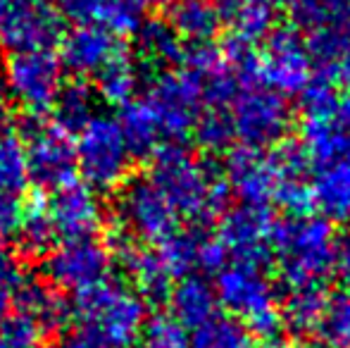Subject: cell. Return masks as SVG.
I'll use <instances>...</instances> for the list:
<instances>
[{
	"instance_id": "18",
	"label": "cell",
	"mask_w": 350,
	"mask_h": 348,
	"mask_svg": "<svg viewBox=\"0 0 350 348\" xmlns=\"http://www.w3.org/2000/svg\"><path fill=\"white\" fill-rule=\"evenodd\" d=\"M112 248L120 256L124 269L129 272L136 293L150 301H165L172 293V274L167 272L165 263L160 260L155 248H141L124 232L112 237Z\"/></svg>"
},
{
	"instance_id": "35",
	"label": "cell",
	"mask_w": 350,
	"mask_h": 348,
	"mask_svg": "<svg viewBox=\"0 0 350 348\" xmlns=\"http://www.w3.org/2000/svg\"><path fill=\"white\" fill-rule=\"evenodd\" d=\"M29 160L27 148L19 134L0 136V196H19L29 186Z\"/></svg>"
},
{
	"instance_id": "7",
	"label": "cell",
	"mask_w": 350,
	"mask_h": 348,
	"mask_svg": "<svg viewBox=\"0 0 350 348\" xmlns=\"http://www.w3.org/2000/svg\"><path fill=\"white\" fill-rule=\"evenodd\" d=\"M234 136L245 148L265 150L279 144L291 124V110L284 96L272 91L262 79L241 81L229 103Z\"/></svg>"
},
{
	"instance_id": "30",
	"label": "cell",
	"mask_w": 350,
	"mask_h": 348,
	"mask_svg": "<svg viewBox=\"0 0 350 348\" xmlns=\"http://www.w3.org/2000/svg\"><path fill=\"white\" fill-rule=\"evenodd\" d=\"M269 3L288 10L295 22L314 31L350 29V0H269Z\"/></svg>"
},
{
	"instance_id": "42",
	"label": "cell",
	"mask_w": 350,
	"mask_h": 348,
	"mask_svg": "<svg viewBox=\"0 0 350 348\" xmlns=\"http://www.w3.org/2000/svg\"><path fill=\"white\" fill-rule=\"evenodd\" d=\"M334 124L338 136V160H350V93L338 98L334 110Z\"/></svg>"
},
{
	"instance_id": "19",
	"label": "cell",
	"mask_w": 350,
	"mask_h": 348,
	"mask_svg": "<svg viewBox=\"0 0 350 348\" xmlns=\"http://www.w3.org/2000/svg\"><path fill=\"white\" fill-rule=\"evenodd\" d=\"M152 3L155 0H60V10L72 22L96 24L120 36L141 27Z\"/></svg>"
},
{
	"instance_id": "43",
	"label": "cell",
	"mask_w": 350,
	"mask_h": 348,
	"mask_svg": "<svg viewBox=\"0 0 350 348\" xmlns=\"http://www.w3.org/2000/svg\"><path fill=\"white\" fill-rule=\"evenodd\" d=\"M334 274L350 291V224L334 239Z\"/></svg>"
},
{
	"instance_id": "14",
	"label": "cell",
	"mask_w": 350,
	"mask_h": 348,
	"mask_svg": "<svg viewBox=\"0 0 350 348\" xmlns=\"http://www.w3.org/2000/svg\"><path fill=\"white\" fill-rule=\"evenodd\" d=\"M274 217L267 205H245L229 210L221 217L217 239L224 246L226 258L231 263L241 265H258L265 267L272 253V232Z\"/></svg>"
},
{
	"instance_id": "33",
	"label": "cell",
	"mask_w": 350,
	"mask_h": 348,
	"mask_svg": "<svg viewBox=\"0 0 350 348\" xmlns=\"http://www.w3.org/2000/svg\"><path fill=\"white\" fill-rule=\"evenodd\" d=\"M191 348H258L255 334L241 320L217 312L191 334Z\"/></svg>"
},
{
	"instance_id": "15",
	"label": "cell",
	"mask_w": 350,
	"mask_h": 348,
	"mask_svg": "<svg viewBox=\"0 0 350 348\" xmlns=\"http://www.w3.org/2000/svg\"><path fill=\"white\" fill-rule=\"evenodd\" d=\"M122 53L120 36L96 24H77L60 38V62L77 77H96Z\"/></svg>"
},
{
	"instance_id": "44",
	"label": "cell",
	"mask_w": 350,
	"mask_h": 348,
	"mask_svg": "<svg viewBox=\"0 0 350 348\" xmlns=\"http://www.w3.org/2000/svg\"><path fill=\"white\" fill-rule=\"evenodd\" d=\"M19 217H22V205L17 198L0 196V239H8L17 232Z\"/></svg>"
},
{
	"instance_id": "37",
	"label": "cell",
	"mask_w": 350,
	"mask_h": 348,
	"mask_svg": "<svg viewBox=\"0 0 350 348\" xmlns=\"http://www.w3.org/2000/svg\"><path fill=\"white\" fill-rule=\"evenodd\" d=\"M314 334L327 348H350V291L327 296Z\"/></svg>"
},
{
	"instance_id": "31",
	"label": "cell",
	"mask_w": 350,
	"mask_h": 348,
	"mask_svg": "<svg viewBox=\"0 0 350 348\" xmlns=\"http://www.w3.org/2000/svg\"><path fill=\"white\" fill-rule=\"evenodd\" d=\"M327 293L324 289H293L284 301L281 325L295 336H308L317 332Z\"/></svg>"
},
{
	"instance_id": "23",
	"label": "cell",
	"mask_w": 350,
	"mask_h": 348,
	"mask_svg": "<svg viewBox=\"0 0 350 348\" xmlns=\"http://www.w3.org/2000/svg\"><path fill=\"white\" fill-rule=\"evenodd\" d=\"M170 306V315L176 322H181L186 330H198L200 325L210 322L217 315L219 301H217L215 286L210 282H205L203 277H196V274H189V277H181L179 284L172 289Z\"/></svg>"
},
{
	"instance_id": "6",
	"label": "cell",
	"mask_w": 350,
	"mask_h": 348,
	"mask_svg": "<svg viewBox=\"0 0 350 348\" xmlns=\"http://www.w3.org/2000/svg\"><path fill=\"white\" fill-rule=\"evenodd\" d=\"M205 75L184 65L181 70L162 72L143 96L160 126L165 146L184 139L196 129L205 107Z\"/></svg>"
},
{
	"instance_id": "17",
	"label": "cell",
	"mask_w": 350,
	"mask_h": 348,
	"mask_svg": "<svg viewBox=\"0 0 350 348\" xmlns=\"http://www.w3.org/2000/svg\"><path fill=\"white\" fill-rule=\"evenodd\" d=\"M274 155L241 146L226 160V189L234 191L245 205H267L274 200Z\"/></svg>"
},
{
	"instance_id": "38",
	"label": "cell",
	"mask_w": 350,
	"mask_h": 348,
	"mask_svg": "<svg viewBox=\"0 0 350 348\" xmlns=\"http://www.w3.org/2000/svg\"><path fill=\"white\" fill-rule=\"evenodd\" d=\"M196 136L208 150H224L231 141H236L229 105H205L196 124Z\"/></svg>"
},
{
	"instance_id": "26",
	"label": "cell",
	"mask_w": 350,
	"mask_h": 348,
	"mask_svg": "<svg viewBox=\"0 0 350 348\" xmlns=\"http://www.w3.org/2000/svg\"><path fill=\"white\" fill-rule=\"evenodd\" d=\"M308 48L314 67L324 75V81H341L350 86V29L314 31Z\"/></svg>"
},
{
	"instance_id": "47",
	"label": "cell",
	"mask_w": 350,
	"mask_h": 348,
	"mask_svg": "<svg viewBox=\"0 0 350 348\" xmlns=\"http://www.w3.org/2000/svg\"><path fill=\"white\" fill-rule=\"evenodd\" d=\"M305 348H327V346H322V344H314V346H305Z\"/></svg>"
},
{
	"instance_id": "2",
	"label": "cell",
	"mask_w": 350,
	"mask_h": 348,
	"mask_svg": "<svg viewBox=\"0 0 350 348\" xmlns=\"http://www.w3.org/2000/svg\"><path fill=\"white\" fill-rule=\"evenodd\" d=\"M272 253L279 277L293 289H324L334 274V232L324 217L288 215L274 224Z\"/></svg>"
},
{
	"instance_id": "34",
	"label": "cell",
	"mask_w": 350,
	"mask_h": 348,
	"mask_svg": "<svg viewBox=\"0 0 350 348\" xmlns=\"http://www.w3.org/2000/svg\"><path fill=\"white\" fill-rule=\"evenodd\" d=\"M51 112H53V124H55L57 129L67 131V134H72V131L79 134V131L91 122V117L96 115V112H93L91 88L86 84H81V81H77V84H65Z\"/></svg>"
},
{
	"instance_id": "29",
	"label": "cell",
	"mask_w": 350,
	"mask_h": 348,
	"mask_svg": "<svg viewBox=\"0 0 350 348\" xmlns=\"http://www.w3.org/2000/svg\"><path fill=\"white\" fill-rule=\"evenodd\" d=\"M136 53L148 67L179 65L184 60L181 38L167 22H143L136 29Z\"/></svg>"
},
{
	"instance_id": "8",
	"label": "cell",
	"mask_w": 350,
	"mask_h": 348,
	"mask_svg": "<svg viewBox=\"0 0 350 348\" xmlns=\"http://www.w3.org/2000/svg\"><path fill=\"white\" fill-rule=\"evenodd\" d=\"M3 84L12 103L36 117L53 110L57 96L65 88V67L51 51L14 53L5 62Z\"/></svg>"
},
{
	"instance_id": "45",
	"label": "cell",
	"mask_w": 350,
	"mask_h": 348,
	"mask_svg": "<svg viewBox=\"0 0 350 348\" xmlns=\"http://www.w3.org/2000/svg\"><path fill=\"white\" fill-rule=\"evenodd\" d=\"M12 98H10L8 88H5L3 79H0V136L8 134V126L12 122Z\"/></svg>"
},
{
	"instance_id": "11",
	"label": "cell",
	"mask_w": 350,
	"mask_h": 348,
	"mask_svg": "<svg viewBox=\"0 0 350 348\" xmlns=\"http://www.w3.org/2000/svg\"><path fill=\"white\" fill-rule=\"evenodd\" d=\"M62 38V14L48 0H0V46L14 53L51 51Z\"/></svg>"
},
{
	"instance_id": "20",
	"label": "cell",
	"mask_w": 350,
	"mask_h": 348,
	"mask_svg": "<svg viewBox=\"0 0 350 348\" xmlns=\"http://www.w3.org/2000/svg\"><path fill=\"white\" fill-rule=\"evenodd\" d=\"M274 168H277V184H274V200L286 208L291 215H305L314 208L312 196V165H310L300 144H288L274 153Z\"/></svg>"
},
{
	"instance_id": "36",
	"label": "cell",
	"mask_w": 350,
	"mask_h": 348,
	"mask_svg": "<svg viewBox=\"0 0 350 348\" xmlns=\"http://www.w3.org/2000/svg\"><path fill=\"white\" fill-rule=\"evenodd\" d=\"M205 237H200L196 229L191 232H176L174 237H170L167 241H162L160 246H155L160 260L165 263L167 272L172 277H189V272L193 267H198L200 263V248H203Z\"/></svg>"
},
{
	"instance_id": "3",
	"label": "cell",
	"mask_w": 350,
	"mask_h": 348,
	"mask_svg": "<svg viewBox=\"0 0 350 348\" xmlns=\"http://www.w3.org/2000/svg\"><path fill=\"white\" fill-rule=\"evenodd\" d=\"M148 179L170 198L179 217L193 224H205L224 210L226 181L217 179L203 163L176 144L162 146L152 155V168Z\"/></svg>"
},
{
	"instance_id": "5",
	"label": "cell",
	"mask_w": 350,
	"mask_h": 348,
	"mask_svg": "<svg viewBox=\"0 0 350 348\" xmlns=\"http://www.w3.org/2000/svg\"><path fill=\"white\" fill-rule=\"evenodd\" d=\"M77 172L83 184L93 191H115L126 184L134 153L117 117L93 115L91 122L79 131L74 144Z\"/></svg>"
},
{
	"instance_id": "9",
	"label": "cell",
	"mask_w": 350,
	"mask_h": 348,
	"mask_svg": "<svg viewBox=\"0 0 350 348\" xmlns=\"http://www.w3.org/2000/svg\"><path fill=\"white\" fill-rule=\"evenodd\" d=\"M179 213L148 176L124 184L120 198L122 232L134 241L160 246L179 232Z\"/></svg>"
},
{
	"instance_id": "16",
	"label": "cell",
	"mask_w": 350,
	"mask_h": 348,
	"mask_svg": "<svg viewBox=\"0 0 350 348\" xmlns=\"http://www.w3.org/2000/svg\"><path fill=\"white\" fill-rule=\"evenodd\" d=\"M48 213L55 224L57 239L62 241L91 239L103 227L100 198L81 181H72L53 191V198L48 200Z\"/></svg>"
},
{
	"instance_id": "21",
	"label": "cell",
	"mask_w": 350,
	"mask_h": 348,
	"mask_svg": "<svg viewBox=\"0 0 350 348\" xmlns=\"http://www.w3.org/2000/svg\"><path fill=\"white\" fill-rule=\"evenodd\" d=\"M221 24L229 29V41L255 46L274 29V5L269 0H219Z\"/></svg>"
},
{
	"instance_id": "39",
	"label": "cell",
	"mask_w": 350,
	"mask_h": 348,
	"mask_svg": "<svg viewBox=\"0 0 350 348\" xmlns=\"http://www.w3.org/2000/svg\"><path fill=\"white\" fill-rule=\"evenodd\" d=\"M141 348H191V336L172 315H155L141 332Z\"/></svg>"
},
{
	"instance_id": "12",
	"label": "cell",
	"mask_w": 350,
	"mask_h": 348,
	"mask_svg": "<svg viewBox=\"0 0 350 348\" xmlns=\"http://www.w3.org/2000/svg\"><path fill=\"white\" fill-rule=\"evenodd\" d=\"M22 141L33 184L48 191L72 184L77 174V150L67 131L57 129L53 122H38L33 117L24 129Z\"/></svg>"
},
{
	"instance_id": "1",
	"label": "cell",
	"mask_w": 350,
	"mask_h": 348,
	"mask_svg": "<svg viewBox=\"0 0 350 348\" xmlns=\"http://www.w3.org/2000/svg\"><path fill=\"white\" fill-rule=\"evenodd\" d=\"M146 322L136 289L107 282L77 296L62 348H134Z\"/></svg>"
},
{
	"instance_id": "24",
	"label": "cell",
	"mask_w": 350,
	"mask_h": 348,
	"mask_svg": "<svg viewBox=\"0 0 350 348\" xmlns=\"http://www.w3.org/2000/svg\"><path fill=\"white\" fill-rule=\"evenodd\" d=\"M167 24L179 38L191 43H208L221 27L219 0H170Z\"/></svg>"
},
{
	"instance_id": "46",
	"label": "cell",
	"mask_w": 350,
	"mask_h": 348,
	"mask_svg": "<svg viewBox=\"0 0 350 348\" xmlns=\"http://www.w3.org/2000/svg\"><path fill=\"white\" fill-rule=\"evenodd\" d=\"M258 348H293V346L286 339H281V336H272V339H265V344Z\"/></svg>"
},
{
	"instance_id": "13",
	"label": "cell",
	"mask_w": 350,
	"mask_h": 348,
	"mask_svg": "<svg viewBox=\"0 0 350 348\" xmlns=\"http://www.w3.org/2000/svg\"><path fill=\"white\" fill-rule=\"evenodd\" d=\"M258 70L262 84L281 93H303L312 84L314 62L308 41H303L295 29H274L265 41L262 55H258Z\"/></svg>"
},
{
	"instance_id": "10",
	"label": "cell",
	"mask_w": 350,
	"mask_h": 348,
	"mask_svg": "<svg viewBox=\"0 0 350 348\" xmlns=\"http://www.w3.org/2000/svg\"><path fill=\"white\" fill-rule=\"evenodd\" d=\"M112 251L96 237L62 241L46 256L48 284L57 291L83 293L110 282Z\"/></svg>"
},
{
	"instance_id": "25",
	"label": "cell",
	"mask_w": 350,
	"mask_h": 348,
	"mask_svg": "<svg viewBox=\"0 0 350 348\" xmlns=\"http://www.w3.org/2000/svg\"><path fill=\"white\" fill-rule=\"evenodd\" d=\"M314 208L332 219L350 217V160H336L312 170Z\"/></svg>"
},
{
	"instance_id": "32",
	"label": "cell",
	"mask_w": 350,
	"mask_h": 348,
	"mask_svg": "<svg viewBox=\"0 0 350 348\" xmlns=\"http://www.w3.org/2000/svg\"><path fill=\"white\" fill-rule=\"evenodd\" d=\"M96 88L100 98L110 105H122L131 103L136 98V88H139V67L131 60L129 53H122L117 60H112L103 72L96 77Z\"/></svg>"
},
{
	"instance_id": "22",
	"label": "cell",
	"mask_w": 350,
	"mask_h": 348,
	"mask_svg": "<svg viewBox=\"0 0 350 348\" xmlns=\"http://www.w3.org/2000/svg\"><path fill=\"white\" fill-rule=\"evenodd\" d=\"M14 308L31 317L46 332V336L57 330H67L72 320V306L67 303L65 293L57 291L53 284L36 282V279H27Z\"/></svg>"
},
{
	"instance_id": "41",
	"label": "cell",
	"mask_w": 350,
	"mask_h": 348,
	"mask_svg": "<svg viewBox=\"0 0 350 348\" xmlns=\"http://www.w3.org/2000/svg\"><path fill=\"white\" fill-rule=\"evenodd\" d=\"M0 336L8 348H38L48 339L46 332L17 308L0 322Z\"/></svg>"
},
{
	"instance_id": "40",
	"label": "cell",
	"mask_w": 350,
	"mask_h": 348,
	"mask_svg": "<svg viewBox=\"0 0 350 348\" xmlns=\"http://www.w3.org/2000/svg\"><path fill=\"white\" fill-rule=\"evenodd\" d=\"M24 284H27V274H24L22 260L12 251L0 246V322L14 310Z\"/></svg>"
},
{
	"instance_id": "4",
	"label": "cell",
	"mask_w": 350,
	"mask_h": 348,
	"mask_svg": "<svg viewBox=\"0 0 350 348\" xmlns=\"http://www.w3.org/2000/svg\"><path fill=\"white\" fill-rule=\"evenodd\" d=\"M215 293L219 306L241 320L253 334L262 339L279 336L281 312L277 308V289L258 265L226 263L217 272Z\"/></svg>"
},
{
	"instance_id": "27",
	"label": "cell",
	"mask_w": 350,
	"mask_h": 348,
	"mask_svg": "<svg viewBox=\"0 0 350 348\" xmlns=\"http://www.w3.org/2000/svg\"><path fill=\"white\" fill-rule=\"evenodd\" d=\"M14 237H17L19 251L29 258H46L57 246V232L46 200L33 198L24 205Z\"/></svg>"
},
{
	"instance_id": "28",
	"label": "cell",
	"mask_w": 350,
	"mask_h": 348,
	"mask_svg": "<svg viewBox=\"0 0 350 348\" xmlns=\"http://www.w3.org/2000/svg\"><path fill=\"white\" fill-rule=\"evenodd\" d=\"M120 124H122V131H124L126 144H129L134 158H152V155L165 146L160 126H157L155 117L148 110L143 98H134V101L122 107Z\"/></svg>"
},
{
	"instance_id": "48",
	"label": "cell",
	"mask_w": 350,
	"mask_h": 348,
	"mask_svg": "<svg viewBox=\"0 0 350 348\" xmlns=\"http://www.w3.org/2000/svg\"><path fill=\"white\" fill-rule=\"evenodd\" d=\"M0 348H8V346H5V341H3V336H0Z\"/></svg>"
}]
</instances>
